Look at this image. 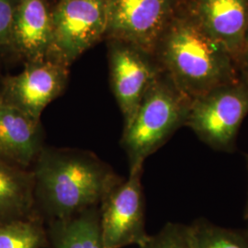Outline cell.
<instances>
[{"label": "cell", "instance_id": "cell-11", "mask_svg": "<svg viewBox=\"0 0 248 248\" xmlns=\"http://www.w3.org/2000/svg\"><path fill=\"white\" fill-rule=\"evenodd\" d=\"M52 45V6L48 0H18L12 35V59L23 63L48 57Z\"/></svg>", "mask_w": 248, "mask_h": 248}, {"label": "cell", "instance_id": "cell-22", "mask_svg": "<svg viewBox=\"0 0 248 248\" xmlns=\"http://www.w3.org/2000/svg\"><path fill=\"white\" fill-rule=\"evenodd\" d=\"M48 1H49V0H48ZM53 3H55V2H56V1H57V0H53Z\"/></svg>", "mask_w": 248, "mask_h": 248}, {"label": "cell", "instance_id": "cell-8", "mask_svg": "<svg viewBox=\"0 0 248 248\" xmlns=\"http://www.w3.org/2000/svg\"><path fill=\"white\" fill-rule=\"evenodd\" d=\"M109 80L124 117V129L133 122L147 89L163 71L154 54L135 45L108 41Z\"/></svg>", "mask_w": 248, "mask_h": 248}, {"label": "cell", "instance_id": "cell-15", "mask_svg": "<svg viewBox=\"0 0 248 248\" xmlns=\"http://www.w3.org/2000/svg\"><path fill=\"white\" fill-rule=\"evenodd\" d=\"M49 247L45 222L40 216L0 223V248Z\"/></svg>", "mask_w": 248, "mask_h": 248}, {"label": "cell", "instance_id": "cell-7", "mask_svg": "<svg viewBox=\"0 0 248 248\" xmlns=\"http://www.w3.org/2000/svg\"><path fill=\"white\" fill-rule=\"evenodd\" d=\"M181 5V0H108L105 39L125 42L154 54Z\"/></svg>", "mask_w": 248, "mask_h": 248}, {"label": "cell", "instance_id": "cell-5", "mask_svg": "<svg viewBox=\"0 0 248 248\" xmlns=\"http://www.w3.org/2000/svg\"><path fill=\"white\" fill-rule=\"evenodd\" d=\"M142 172L139 167L130 170L128 177H120L99 204L104 248H142L150 239L145 230Z\"/></svg>", "mask_w": 248, "mask_h": 248}, {"label": "cell", "instance_id": "cell-19", "mask_svg": "<svg viewBox=\"0 0 248 248\" xmlns=\"http://www.w3.org/2000/svg\"><path fill=\"white\" fill-rule=\"evenodd\" d=\"M235 62L240 78L248 84V27Z\"/></svg>", "mask_w": 248, "mask_h": 248}, {"label": "cell", "instance_id": "cell-21", "mask_svg": "<svg viewBox=\"0 0 248 248\" xmlns=\"http://www.w3.org/2000/svg\"><path fill=\"white\" fill-rule=\"evenodd\" d=\"M246 232V233H247V235H248V227H247V230L245 231Z\"/></svg>", "mask_w": 248, "mask_h": 248}, {"label": "cell", "instance_id": "cell-13", "mask_svg": "<svg viewBox=\"0 0 248 248\" xmlns=\"http://www.w3.org/2000/svg\"><path fill=\"white\" fill-rule=\"evenodd\" d=\"M39 216L35 210L34 177L0 157V223Z\"/></svg>", "mask_w": 248, "mask_h": 248}, {"label": "cell", "instance_id": "cell-9", "mask_svg": "<svg viewBox=\"0 0 248 248\" xmlns=\"http://www.w3.org/2000/svg\"><path fill=\"white\" fill-rule=\"evenodd\" d=\"M68 79L69 67L52 58L24 62L22 71L1 78L0 97L33 120L41 121L45 108L62 95Z\"/></svg>", "mask_w": 248, "mask_h": 248}, {"label": "cell", "instance_id": "cell-1", "mask_svg": "<svg viewBox=\"0 0 248 248\" xmlns=\"http://www.w3.org/2000/svg\"><path fill=\"white\" fill-rule=\"evenodd\" d=\"M37 214L45 223L99 206L120 179L93 152L45 146L33 164Z\"/></svg>", "mask_w": 248, "mask_h": 248}, {"label": "cell", "instance_id": "cell-20", "mask_svg": "<svg viewBox=\"0 0 248 248\" xmlns=\"http://www.w3.org/2000/svg\"><path fill=\"white\" fill-rule=\"evenodd\" d=\"M248 158V155L247 156ZM245 219L248 221V202H247V206H246V210H245Z\"/></svg>", "mask_w": 248, "mask_h": 248}, {"label": "cell", "instance_id": "cell-6", "mask_svg": "<svg viewBox=\"0 0 248 248\" xmlns=\"http://www.w3.org/2000/svg\"><path fill=\"white\" fill-rule=\"evenodd\" d=\"M108 0H57L52 6L49 58L70 67L81 54L105 38Z\"/></svg>", "mask_w": 248, "mask_h": 248}, {"label": "cell", "instance_id": "cell-4", "mask_svg": "<svg viewBox=\"0 0 248 248\" xmlns=\"http://www.w3.org/2000/svg\"><path fill=\"white\" fill-rule=\"evenodd\" d=\"M248 114V84L237 79L191 100L185 126L213 150L232 152Z\"/></svg>", "mask_w": 248, "mask_h": 248}, {"label": "cell", "instance_id": "cell-2", "mask_svg": "<svg viewBox=\"0 0 248 248\" xmlns=\"http://www.w3.org/2000/svg\"><path fill=\"white\" fill-rule=\"evenodd\" d=\"M154 55L163 72L191 100L239 78L233 57L183 4L163 33Z\"/></svg>", "mask_w": 248, "mask_h": 248}, {"label": "cell", "instance_id": "cell-18", "mask_svg": "<svg viewBox=\"0 0 248 248\" xmlns=\"http://www.w3.org/2000/svg\"><path fill=\"white\" fill-rule=\"evenodd\" d=\"M18 0H0V58L12 59L11 35Z\"/></svg>", "mask_w": 248, "mask_h": 248}, {"label": "cell", "instance_id": "cell-3", "mask_svg": "<svg viewBox=\"0 0 248 248\" xmlns=\"http://www.w3.org/2000/svg\"><path fill=\"white\" fill-rule=\"evenodd\" d=\"M190 103L191 99L161 72L147 89L133 122L123 131L121 144L129 171L143 167L147 157L185 126Z\"/></svg>", "mask_w": 248, "mask_h": 248}, {"label": "cell", "instance_id": "cell-14", "mask_svg": "<svg viewBox=\"0 0 248 248\" xmlns=\"http://www.w3.org/2000/svg\"><path fill=\"white\" fill-rule=\"evenodd\" d=\"M46 230L53 248H104L99 206L46 222Z\"/></svg>", "mask_w": 248, "mask_h": 248}, {"label": "cell", "instance_id": "cell-16", "mask_svg": "<svg viewBox=\"0 0 248 248\" xmlns=\"http://www.w3.org/2000/svg\"><path fill=\"white\" fill-rule=\"evenodd\" d=\"M189 226L195 248H248L246 232H240L214 224L200 218Z\"/></svg>", "mask_w": 248, "mask_h": 248}, {"label": "cell", "instance_id": "cell-23", "mask_svg": "<svg viewBox=\"0 0 248 248\" xmlns=\"http://www.w3.org/2000/svg\"><path fill=\"white\" fill-rule=\"evenodd\" d=\"M1 78H2V77H0V79H1Z\"/></svg>", "mask_w": 248, "mask_h": 248}, {"label": "cell", "instance_id": "cell-17", "mask_svg": "<svg viewBox=\"0 0 248 248\" xmlns=\"http://www.w3.org/2000/svg\"><path fill=\"white\" fill-rule=\"evenodd\" d=\"M140 248H195L188 225L168 223Z\"/></svg>", "mask_w": 248, "mask_h": 248}, {"label": "cell", "instance_id": "cell-10", "mask_svg": "<svg viewBox=\"0 0 248 248\" xmlns=\"http://www.w3.org/2000/svg\"><path fill=\"white\" fill-rule=\"evenodd\" d=\"M185 7L236 62L248 27V0H189Z\"/></svg>", "mask_w": 248, "mask_h": 248}, {"label": "cell", "instance_id": "cell-12", "mask_svg": "<svg viewBox=\"0 0 248 248\" xmlns=\"http://www.w3.org/2000/svg\"><path fill=\"white\" fill-rule=\"evenodd\" d=\"M41 121H36L0 97V157L31 169L45 147Z\"/></svg>", "mask_w": 248, "mask_h": 248}]
</instances>
